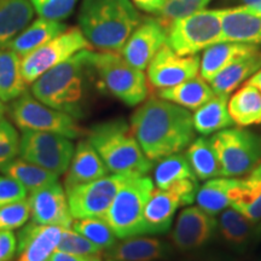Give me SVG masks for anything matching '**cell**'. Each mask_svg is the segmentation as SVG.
<instances>
[{"mask_svg": "<svg viewBox=\"0 0 261 261\" xmlns=\"http://www.w3.org/2000/svg\"><path fill=\"white\" fill-rule=\"evenodd\" d=\"M130 128L152 162L181 152L195 139L192 114L178 104L151 97L130 116Z\"/></svg>", "mask_w": 261, "mask_h": 261, "instance_id": "obj_1", "label": "cell"}, {"mask_svg": "<svg viewBox=\"0 0 261 261\" xmlns=\"http://www.w3.org/2000/svg\"><path fill=\"white\" fill-rule=\"evenodd\" d=\"M91 57L92 50H83L51 68L32 84V94L54 109L83 119L90 86L97 77Z\"/></svg>", "mask_w": 261, "mask_h": 261, "instance_id": "obj_2", "label": "cell"}, {"mask_svg": "<svg viewBox=\"0 0 261 261\" xmlns=\"http://www.w3.org/2000/svg\"><path fill=\"white\" fill-rule=\"evenodd\" d=\"M142 19L132 0H83L77 16L91 46L117 54Z\"/></svg>", "mask_w": 261, "mask_h": 261, "instance_id": "obj_3", "label": "cell"}, {"mask_svg": "<svg viewBox=\"0 0 261 261\" xmlns=\"http://www.w3.org/2000/svg\"><path fill=\"white\" fill-rule=\"evenodd\" d=\"M87 139L114 174L146 175L154 166L125 120L97 123L87 132Z\"/></svg>", "mask_w": 261, "mask_h": 261, "instance_id": "obj_4", "label": "cell"}, {"mask_svg": "<svg viewBox=\"0 0 261 261\" xmlns=\"http://www.w3.org/2000/svg\"><path fill=\"white\" fill-rule=\"evenodd\" d=\"M155 190L146 175H133L122 185L103 219L119 240L144 236V208Z\"/></svg>", "mask_w": 261, "mask_h": 261, "instance_id": "obj_5", "label": "cell"}, {"mask_svg": "<svg viewBox=\"0 0 261 261\" xmlns=\"http://www.w3.org/2000/svg\"><path fill=\"white\" fill-rule=\"evenodd\" d=\"M92 65L100 86L128 107L143 103L149 94L148 77L132 67L121 54L93 52Z\"/></svg>", "mask_w": 261, "mask_h": 261, "instance_id": "obj_6", "label": "cell"}, {"mask_svg": "<svg viewBox=\"0 0 261 261\" xmlns=\"http://www.w3.org/2000/svg\"><path fill=\"white\" fill-rule=\"evenodd\" d=\"M221 10L203 9L169 24L166 44L180 56H192L221 42Z\"/></svg>", "mask_w": 261, "mask_h": 261, "instance_id": "obj_7", "label": "cell"}, {"mask_svg": "<svg viewBox=\"0 0 261 261\" xmlns=\"http://www.w3.org/2000/svg\"><path fill=\"white\" fill-rule=\"evenodd\" d=\"M8 109L11 120L22 130L52 132L69 139L85 135L75 117L41 103L28 91L12 100Z\"/></svg>", "mask_w": 261, "mask_h": 261, "instance_id": "obj_8", "label": "cell"}, {"mask_svg": "<svg viewBox=\"0 0 261 261\" xmlns=\"http://www.w3.org/2000/svg\"><path fill=\"white\" fill-rule=\"evenodd\" d=\"M223 168L228 178L242 177L261 163V137L243 128L219 130L211 138Z\"/></svg>", "mask_w": 261, "mask_h": 261, "instance_id": "obj_9", "label": "cell"}, {"mask_svg": "<svg viewBox=\"0 0 261 261\" xmlns=\"http://www.w3.org/2000/svg\"><path fill=\"white\" fill-rule=\"evenodd\" d=\"M92 48L79 27L68 28L62 34L22 58V76L25 84H33L51 68L69 60L77 52Z\"/></svg>", "mask_w": 261, "mask_h": 261, "instance_id": "obj_10", "label": "cell"}, {"mask_svg": "<svg viewBox=\"0 0 261 261\" xmlns=\"http://www.w3.org/2000/svg\"><path fill=\"white\" fill-rule=\"evenodd\" d=\"M137 174H113L76 185L65 190L71 217L75 220L104 218L117 192L130 177Z\"/></svg>", "mask_w": 261, "mask_h": 261, "instance_id": "obj_11", "label": "cell"}, {"mask_svg": "<svg viewBox=\"0 0 261 261\" xmlns=\"http://www.w3.org/2000/svg\"><path fill=\"white\" fill-rule=\"evenodd\" d=\"M74 151L75 146L71 140L57 133L23 130L21 136V159L58 175L68 171Z\"/></svg>", "mask_w": 261, "mask_h": 261, "instance_id": "obj_12", "label": "cell"}, {"mask_svg": "<svg viewBox=\"0 0 261 261\" xmlns=\"http://www.w3.org/2000/svg\"><path fill=\"white\" fill-rule=\"evenodd\" d=\"M201 57L198 55L180 56L165 44L150 62L148 81L155 89H168L179 85L200 73Z\"/></svg>", "mask_w": 261, "mask_h": 261, "instance_id": "obj_13", "label": "cell"}, {"mask_svg": "<svg viewBox=\"0 0 261 261\" xmlns=\"http://www.w3.org/2000/svg\"><path fill=\"white\" fill-rule=\"evenodd\" d=\"M218 220L200 207L184 208L178 215L171 233L173 247L181 253L200 250L213 240Z\"/></svg>", "mask_w": 261, "mask_h": 261, "instance_id": "obj_14", "label": "cell"}, {"mask_svg": "<svg viewBox=\"0 0 261 261\" xmlns=\"http://www.w3.org/2000/svg\"><path fill=\"white\" fill-rule=\"evenodd\" d=\"M167 31L156 17H146L127 39L120 54L132 67L145 70L160 48L166 44Z\"/></svg>", "mask_w": 261, "mask_h": 261, "instance_id": "obj_15", "label": "cell"}, {"mask_svg": "<svg viewBox=\"0 0 261 261\" xmlns=\"http://www.w3.org/2000/svg\"><path fill=\"white\" fill-rule=\"evenodd\" d=\"M28 201L33 223L63 228H70L73 225L74 218L71 217L67 194L58 181L32 192Z\"/></svg>", "mask_w": 261, "mask_h": 261, "instance_id": "obj_16", "label": "cell"}, {"mask_svg": "<svg viewBox=\"0 0 261 261\" xmlns=\"http://www.w3.org/2000/svg\"><path fill=\"white\" fill-rule=\"evenodd\" d=\"M63 227L29 223L17 236V253L11 261H47L57 249Z\"/></svg>", "mask_w": 261, "mask_h": 261, "instance_id": "obj_17", "label": "cell"}, {"mask_svg": "<svg viewBox=\"0 0 261 261\" xmlns=\"http://www.w3.org/2000/svg\"><path fill=\"white\" fill-rule=\"evenodd\" d=\"M173 244L152 237H129L104 252L106 259L119 261H166L173 256Z\"/></svg>", "mask_w": 261, "mask_h": 261, "instance_id": "obj_18", "label": "cell"}, {"mask_svg": "<svg viewBox=\"0 0 261 261\" xmlns=\"http://www.w3.org/2000/svg\"><path fill=\"white\" fill-rule=\"evenodd\" d=\"M221 41L261 45V14L246 5L221 10Z\"/></svg>", "mask_w": 261, "mask_h": 261, "instance_id": "obj_19", "label": "cell"}, {"mask_svg": "<svg viewBox=\"0 0 261 261\" xmlns=\"http://www.w3.org/2000/svg\"><path fill=\"white\" fill-rule=\"evenodd\" d=\"M108 173L109 169L107 168L106 163L98 155L89 139H83L77 143L73 159L68 167L64 190H69L76 185L103 178L108 175Z\"/></svg>", "mask_w": 261, "mask_h": 261, "instance_id": "obj_20", "label": "cell"}, {"mask_svg": "<svg viewBox=\"0 0 261 261\" xmlns=\"http://www.w3.org/2000/svg\"><path fill=\"white\" fill-rule=\"evenodd\" d=\"M242 188V179L219 177L210 179L197 190L198 207L215 217L232 205Z\"/></svg>", "mask_w": 261, "mask_h": 261, "instance_id": "obj_21", "label": "cell"}, {"mask_svg": "<svg viewBox=\"0 0 261 261\" xmlns=\"http://www.w3.org/2000/svg\"><path fill=\"white\" fill-rule=\"evenodd\" d=\"M180 205V198L172 190H154L144 208V236L168 232Z\"/></svg>", "mask_w": 261, "mask_h": 261, "instance_id": "obj_22", "label": "cell"}, {"mask_svg": "<svg viewBox=\"0 0 261 261\" xmlns=\"http://www.w3.org/2000/svg\"><path fill=\"white\" fill-rule=\"evenodd\" d=\"M261 68V50L256 48L244 56L237 58L225 69L215 75L210 81L214 94H226L228 96L237 90L243 83L249 79Z\"/></svg>", "mask_w": 261, "mask_h": 261, "instance_id": "obj_23", "label": "cell"}, {"mask_svg": "<svg viewBox=\"0 0 261 261\" xmlns=\"http://www.w3.org/2000/svg\"><path fill=\"white\" fill-rule=\"evenodd\" d=\"M259 48L257 45L242 44V42L221 41L207 47L201 57L200 76L210 83L215 75L225 69L237 58L244 56Z\"/></svg>", "mask_w": 261, "mask_h": 261, "instance_id": "obj_24", "label": "cell"}, {"mask_svg": "<svg viewBox=\"0 0 261 261\" xmlns=\"http://www.w3.org/2000/svg\"><path fill=\"white\" fill-rule=\"evenodd\" d=\"M67 29L68 25L62 22L40 17L29 23L6 47L11 48L19 57L23 58Z\"/></svg>", "mask_w": 261, "mask_h": 261, "instance_id": "obj_25", "label": "cell"}, {"mask_svg": "<svg viewBox=\"0 0 261 261\" xmlns=\"http://www.w3.org/2000/svg\"><path fill=\"white\" fill-rule=\"evenodd\" d=\"M218 231L221 240L231 249L244 252L255 237V224L248 220L242 213L233 207L223 211L218 220Z\"/></svg>", "mask_w": 261, "mask_h": 261, "instance_id": "obj_26", "label": "cell"}, {"mask_svg": "<svg viewBox=\"0 0 261 261\" xmlns=\"http://www.w3.org/2000/svg\"><path fill=\"white\" fill-rule=\"evenodd\" d=\"M34 9L29 0H0V47H6L31 23Z\"/></svg>", "mask_w": 261, "mask_h": 261, "instance_id": "obj_27", "label": "cell"}, {"mask_svg": "<svg viewBox=\"0 0 261 261\" xmlns=\"http://www.w3.org/2000/svg\"><path fill=\"white\" fill-rule=\"evenodd\" d=\"M214 96L210 83L198 75L173 87L158 91V97L178 104L188 110L198 109Z\"/></svg>", "mask_w": 261, "mask_h": 261, "instance_id": "obj_28", "label": "cell"}, {"mask_svg": "<svg viewBox=\"0 0 261 261\" xmlns=\"http://www.w3.org/2000/svg\"><path fill=\"white\" fill-rule=\"evenodd\" d=\"M228 96L215 94L212 99L195 110L192 121L196 132L208 136L219 130L231 128L234 125L227 110Z\"/></svg>", "mask_w": 261, "mask_h": 261, "instance_id": "obj_29", "label": "cell"}, {"mask_svg": "<svg viewBox=\"0 0 261 261\" xmlns=\"http://www.w3.org/2000/svg\"><path fill=\"white\" fill-rule=\"evenodd\" d=\"M185 156L198 180L224 177L223 168L211 139L205 137L194 139L188 146Z\"/></svg>", "mask_w": 261, "mask_h": 261, "instance_id": "obj_30", "label": "cell"}, {"mask_svg": "<svg viewBox=\"0 0 261 261\" xmlns=\"http://www.w3.org/2000/svg\"><path fill=\"white\" fill-rule=\"evenodd\" d=\"M227 110L236 125L248 127L261 123V93L255 87L244 84L228 98Z\"/></svg>", "mask_w": 261, "mask_h": 261, "instance_id": "obj_31", "label": "cell"}, {"mask_svg": "<svg viewBox=\"0 0 261 261\" xmlns=\"http://www.w3.org/2000/svg\"><path fill=\"white\" fill-rule=\"evenodd\" d=\"M22 58L9 47H0V99L12 102L24 93L25 81L21 73Z\"/></svg>", "mask_w": 261, "mask_h": 261, "instance_id": "obj_32", "label": "cell"}, {"mask_svg": "<svg viewBox=\"0 0 261 261\" xmlns=\"http://www.w3.org/2000/svg\"><path fill=\"white\" fill-rule=\"evenodd\" d=\"M0 172L21 182L31 194L47 187L52 182L58 181V178H60V175L56 173L47 171V169L25 161L23 159H15L14 161L8 163L0 169Z\"/></svg>", "mask_w": 261, "mask_h": 261, "instance_id": "obj_33", "label": "cell"}, {"mask_svg": "<svg viewBox=\"0 0 261 261\" xmlns=\"http://www.w3.org/2000/svg\"><path fill=\"white\" fill-rule=\"evenodd\" d=\"M231 207L253 224L261 220V163L242 179V188Z\"/></svg>", "mask_w": 261, "mask_h": 261, "instance_id": "obj_34", "label": "cell"}, {"mask_svg": "<svg viewBox=\"0 0 261 261\" xmlns=\"http://www.w3.org/2000/svg\"><path fill=\"white\" fill-rule=\"evenodd\" d=\"M188 178L197 179L187 156L182 152L168 155L159 160L154 171L155 185L161 190H168L173 184Z\"/></svg>", "mask_w": 261, "mask_h": 261, "instance_id": "obj_35", "label": "cell"}, {"mask_svg": "<svg viewBox=\"0 0 261 261\" xmlns=\"http://www.w3.org/2000/svg\"><path fill=\"white\" fill-rule=\"evenodd\" d=\"M71 228L99 247L103 252L115 246L119 240L103 218H87V219L75 220L71 225Z\"/></svg>", "mask_w": 261, "mask_h": 261, "instance_id": "obj_36", "label": "cell"}, {"mask_svg": "<svg viewBox=\"0 0 261 261\" xmlns=\"http://www.w3.org/2000/svg\"><path fill=\"white\" fill-rule=\"evenodd\" d=\"M210 2L211 0H166L165 5L156 14V18L167 31L168 25L173 22L201 11Z\"/></svg>", "mask_w": 261, "mask_h": 261, "instance_id": "obj_37", "label": "cell"}, {"mask_svg": "<svg viewBox=\"0 0 261 261\" xmlns=\"http://www.w3.org/2000/svg\"><path fill=\"white\" fill-rule=\"evenodd\" d=\"M57 250L86 257L103 253V250L99 247L93 244L83 234L74 231L71 227L62 230V237L60 243H58Z\"/></svg>", "mask_w": 261, "mask_h": 261, "instance_id": "obj_38", "label": "cell"}, {"mask_svg": "<svg viewBox=\"0 0 261 261\" xmlns=\"http://www.w3.org/2000/svg\"><path fill=\"white\" fill-rule=\"evenodd\" d=\"M21 137L17 129L8 120H0V169L17 158Z\"/></svg>", "mask_w": 261, "mask_h": 261, "instance_id": "obj_39", "label": "cell"}, {"mask_svg": "<svg viewBox=\"0 0 261 261\" xmlns=\"http://www.w3.org/2000/svg\"><path fill=\"white\" fill-rule=\"evenodd\" d=\"M31 218V204L25 200L0 207V230L12 231L24 226Z\"/></svg>", "mask_w": 261, "mask_h": 261, "instance_id": "obj_40", "label": "cell"}, {"mask_svg": "<svg viewBox=\"0 0 261 261\" xmlns=\"http://www.w3.org/2000/svg\"><path fill=\"white\" fill-rule=\"evenodd\" d=\"M33 9L42 18L63 21L73 14L77 0H29Z\"/></svg>", "mask_w": 261, "mask_h": 261, "instance_id": "obj_41", "label": "cell"}, {"mask_svg": "<svg viewBox=\"0 0 261 261\" xmlns=\"http://www.w3.org/2000/svg\"><path fill=\"white\" fill-rule=\"evenodd\" d=\"M27 189L8 175H0V207L27 198Z\"/></svg>", "mask_w": 261, "mask_h": 261, "instance_id": "obj_42", "label": "cell"}, {"mask_svg": "<svg viewBox=\"0 0 261 261\" xmlns=\"http://www.w3.org/2000/svg\"><path fill=\"white\" fill-rule=\"evenodd\" d=\"M17 253V236L8 230H0V261H11Z\"/></svg>", "mask_w": 261, "mask_h": 261, "instance_id": "obj_43", "label": "cell"}, {"mask_svg": "<svg viewBox=\"0 0 261 261\" xmlns=\"http://www.w3.org/2000/svg\"><path fill=\"white\" fill-rule=\"evenodd\" d=\"M180 261H231L227 256L212 250H195L185 255Z\"/></svg>", "mask_w": 261, "mask_h": 261, "instance_id": "obj_44", "label": "cell"}, {"mask_svg": "<svg viewBox=\"0 0 261 261\" xmlns=\"http://www.w3.org/2000/svg\"><path fill=\"white\" fill-rule=\"evenodd\" d=\"M132 3L139 10L156 15L162 9V6L165 5L166 0H132Z\"/></svg>", "mask_w": 261, "mask_h": 261, "instance_id": "obj_45", "label": "cell"}, {"mask_svg": "<svg viewBox=\"0 0 261 261\" xmlns=\"http://www.w3.org/2000/svg\"><path fill=\"white\" fill-rule=\"evenodd\" d=\"M87 257L74 255V254L61 252V250L56 249L54 253H52V255L48 257L47 261H87Z\"/></svg>", "mask_w": 261, "mask_h": 261, "instance_id": "obj_46", "label": "cell"}, {"mask_svg": "<svg viewBox=\"0 0 261 261\" xmlns=\"http://www.w3.org/2000/svg\"><path fill=\"white\" fill-rule=\"evenodd\" d=\"M246 85H250V86L255 87V89L261 93V68L246 81Z\"/></svg>", "mask_w": 261, "mask_h": 261, "instance_id": "obj_47", "label": "cell"}, {"mask_svg": "<svg viewBox=\"0 0 261 261\" xmlns=\"http://www.w3.org/2000/svg\"><path fill=\"white\" fill-rule=\"evenodd\" d=\"M243 5L261 14V0H242Z\"/></svg>", "mask_w": 261, "mask_h": 261, "instance_id": "obj_48", "label": "cell"}, {"mask_svg": "<svg viewBox=\"0 0 261 261\" xmlns=\"http://www.w3.org/2000/svg\"><path fill=\"white\" fill-rule=\"evenodd\" d=\"M5 112H6V108H5V106H4V102H3V100L0 99V120L4 119Z\"/></svg>", "mask_w": 261, "mask_h": 261, "instance_id": "obj_49", "label": "cell"}, {"mask_svg": "<svg viewBox=\"0 0 261 261\" xmlns=\"http://www.w3.org/2000/svg\"><path fill=\"white\" fill-rule=\"evenodd\" d=\"M260 237H261V220L255 225V238L259 240Z\"/></svg>", "mask_w": 261, "mask_h": 261, "instance_id": "obj_50", "label": "cell"}, {"mask_svg": "<svg viewBox=\"0 0 261 261\" xmlns=\"http://www.w3.org/2000/svg\"><path fill=\"white\" fill-rule=\"evenodd\" d=\"M87 261H103L100 254H96V255H91L87 257Z\"/></svg>", "mask_w": 261, "mask_h": 261, "instance_id": "obj_51", "label": "cell"}, {"mask_svg": "<svg viewBox=\"0 0 261 261\" xmlns=\"http://www.w3.org/2000/svg\"><path fill=\"white\" fill-rule=\"evenodd\" d=\"M106 261H119V260H113V259H106Z\"/></svg>", "mask_w": 261, "mask_h": 261, "instance_id": "obj_52", "label": "cell"}]
</instances>
